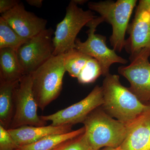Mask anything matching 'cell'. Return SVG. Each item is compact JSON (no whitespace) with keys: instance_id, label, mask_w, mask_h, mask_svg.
Masks as SVG:
<instances>
[{"instance_id":"obj_20","label":"cell","mask_w":150,"mask_h":150,"mask_svg":"<svg viewBox=\"0 0 150 150\" xmlns=\"http://www.w3.org/2000/svg\"><path fill=\"white\" fill-rule=\"evenodd\" d=\"M101 75H102V71L99 62L91 57L81 71L77 79L79 83H91L94 82Z\"/></svg>"},{"instance_id":"obj_6","label":"cell","mask_w":150,"mask_h":150,"mask_svg":"<svg viewBox=\"0 0 150 150\" xmlns=\"http://www.w3.org/2000/svg\"><path fill=\"white\" fill-rule=\"evenodd\" d=\"M103 22L104 20L100 16L96 17L89 22L86 25L89 28L86 31L87 39L82 42L79 38H76L75 48L97 60L101 67L102 75L105 77L110 74L111 65L115 63L126 64L128 61L118 56L114 49L108 47L105 36L95 33L97 27Z\"/></svg>"},{"instance_id":"obj_22","label":"cell","mask_w":150,"mask_h":150,"mask_svg":"<svg viewBox=\"0 0 150 150\" xmlns=\"http://www.w3.org/2000/svg\"><path fill=\"white\" fill-rule=\"evenodd\" d=\"M18 147L8 130L0 125V150H16Z\"/></svg>"},{"instance_id":"obj_12","label":"cell","mask_w":150,"mask_h":150,"mask_svg":"<svg viewBox=\"0 0 150 150\" xmlns=\"http://www.w3.org/2000/svg\"><path fill=\"white\" fill-rule=\"evenodd\" d=\"M1 16L21 37L26 40L46 28L47 21L26 11L21 2Z\"/></svg>"},{"instance_id":"obj_4","label":"cell","mask_w":150,"mask_h":150,"mask_svg":"<svg viewBox=\"0 0 150 150\" xmlns=\"http://www.w3.org/2000/svg\"><path fill=\"white\" fill-rule=\"evenodd\" d=\"M137 2V0H118L88 3L90 10L99 13L104 21L112 26L110 43L115 51L121 52L125 48V34Z\"/></svg>"},{"instance_id":"obj_26","label":"cell","mask_w":150,"mask_h":150,"mask_svg":"<svg viewBox=\"0 0 150 150\" xmlns=\"http://www.w3.org/2000/svg\"><path fill=\"white\" fill-rule=\"evenodd\" d=\"M100 150H122L121 147L118 148L105 147L104 149Z\"/></svg>"},{"instance_id":"obj_15","label":"cell","mask_w":150,"mask_h":150,"mask_svg":"<svg viewBox=\"0 0 150 150\" xmlns=\"http://www.w3.org/2000/svg\"><path fill=\"white\" fill-rule=\"evenodd\" d=\"M24 76L17 51L10 48L0 49V82H18Z\"/></svg>"},{"instance_id":"obj_18","label":"cell","mask_w":150,"mask_h":150,"mask_svg":"<svg viewBox=\"0 0 150 150\" xmlns=\"http://www.w3.org/2000/svg\"><path fill=\"white\" fill-rule=\"evenodd\" d=\"M28 40L21 37L1 16L0 17V49L10 48L17 51Z\"/></svg>"},{"instance_id":"obj_8","label":"cell","mask_w":150,"mask_h":150,"mask_svg":"<svg viewBox=\"0 0 150 150\" xmlns=\"http://www.w3.org/2000/svg\"><path fill=\"white\" fill-rule=\"evenodd\" d=\"M14 94V114L9 129L24 126H46L47 121L37 114L38 107L33 92L31 75H25L21 78Z\"/></svg>"},{"instance_id":"obj_16","label":"cell","mask_w":150,"mask_h":150,"mask_svg":"<svg viewBox=\"0 0 150 150\" xmlns=\"http://www.w3.org/2000/svg\"><path fill=\"white\" fill-rule=\"evenodd\" d=\"M18 82H0V125L8 130L15 111V90Z\"/></svg>"},{"instance_id":"obj_7","label":"cell","mask_w":150,"mask_h":150,"mask_svg":"<svg viewBox=\"0 0 150 150\" xmlns=\"http://www.w3.org/2000/svg\"><path fill=\"white\" fill-rule=\"evenodd\" d=\"M52 28H46L30 38L17 51L24 74H31L53 56L54 51Z\"/></svg>"},{"instance_id":"obj_13","label":"cell","mask_w":150,"mask_h":150,"mask_svg":"<svg viewBox=\"0 0 150 150\" xmlns=\"http://www.w3.org/2000/svg\"><path fill=\"white\" fill-rule=\"evenodd\" d=\"M121 147L122 150H150V104L146 110L127 124L126 137Z\"/></svg>"},{"instance_id":"obj_9","label":"cell","mask_w":150,"mask_h":150,"mask_svg":"<svg viewBox=\"0 0 150 150\" xmlns=\"http://www.w3.org/2000/svg\"><path fill=\"white\" fill-rule=\"evenodd\" d=\"M150 50L143 48L130 57L131 63L118 68V72L128 80L129 90L143 103L150 100Z\"/></svg>"},{"instance_id":"obj_27","label":"cell","mask_w":150,"mask_h":150,"mask_svg":"<svg viewBox=\"0 0 150 150\" xmlns=\"http://www.w3.org/2000/svg\"><path fill=\"white\" fill-rule=\"evenodd\" d=\"M149 103H150V100L149 101Z\"/></svg>"},{"instance_id":"obj_19","label":"cell","mask_w":150,"mask_h":150,"mask_svg":"<svg viewBox=\"0 0 150 150\" xmlns=\"http://www.w3.org/2000/svg\"><path fill=\"white\" fill-rule=\"evenodd\" d=\"M91 57L76 48L64 54V66L66 71L71 76L77 78L81 71Z\"/></svg>"},{"instance_id":"obj_11","label":"cell","mask_w":150,"mask_h":150,"mask_svg":"<svg viewBox=\"0 0 150 150\" xmlns=\"http://www.w3.org/2000/svg\"><path fill=\"white\" fill-rule=\"evenodd\" d=\"M128 29L130 35L125 48L130 57L143 48L150 50V0H140Z\"/></svg>"},{"instance_id":"obj_25","label":"cell","mask_w":150,"mask_h":150,"mask_svg":"<svg viewBox=\"0 0 150 150\" xmlns=\"http://www.w3.org/2000/svg\"><path fill=\"white\" fill-rule=\"evenodd\" d=\"M74 2L77 4H83L88 1L86 0H73Z\"/></svg>"},{"instance_id":"obj_14","label":"cell","mask_w":150,"mask_h":150,"mask_svg":"<svg viewBox=\"0 0 150 150\" xmlns=\"http://www.w3.org/2000/svg\"><path fill=\"white\" fill-rule=\"evenodd\" d=\"M72 126H24L8 129L9 132L18 146L29 145L45 137L55 134L69 133L72 131Z\"/></svg>"},{"instance_id":"obj_2","label":"cell","mask_w":150,"mask_h":150,"mask_svg":"<svg viewBox=\"0 0 150 150\" xmlns=\"http://www.w3.org/2000/svg\"><path fill=\"white\" fill-rule=\"evenodd\" d=\"M83 123L86 139L92 150L119 147L127 134V124L114 119L101 106L92 111Z\"/></svg>"},{"instance_id":"obj_21","label":"cell","mask_w":150,"mask_h":150,"mask_svg":"<svg viewBox=\"0 0 150 150\" xmlns=\"http://www.w3.org/2000/svg\"><path fill=\"white\" fill-rule=\"evenodd\" d=\"M84 133L64 142L54 150H92L88 144Z\"/></svg>"},{"instance_id":"obj_3","label":"cell","mask_w":150,"mask_h":150,"mask_svg":"<svg viewBox=\"0 0 150 150\" xmlns=\"http://www.w3.org/2000/svg\"><path fill=\"white\" fill-rule=\"evenodd\" d=\"M64 54L53 56L31 74L33 92L38 107L41 110L60 95L63 86Z\"/></svg>"},{"instance_id":"obj_23","label":"cell","mask_w":150,"mask_h":150,"mask_svg":"<svg viewBox=\"0 0 150 150\" xmlns=\"http://www.w3.org/2000/svg\"><path fill=\"white\" fill-rule=\"evenodd\" d=\"M21 2L19 0H0V13H5Z\"/></svg>"},{"instance_id":"obj_5","label":"cell","mask_w":150,"mask_h":150,"mask_svg":"<svg viewBox=\"0 0 150 150\" xmlns=\"http://www.w3.org/2000/svg\"><path fill=\"white\" fill-rule=\"evenodd\" d=\"M91 10L84 11L72 1L66 8L63 20L56 26L53 38V56L65 54L74 49L76 36L83 27L96 18Z\"/></svg>"},{"instance_id":"obj_24","label":"cell","mask_w":150,"mask_h":150,"mask_svg":"<svg viewBox=\"0 0 150 150\" xmlns=\"http://www.w3.org/2000/svg\"><path fill=\"white\" fill-rule=\"evenodd\" d=\"M26 2L29 5L40 8L43 5V0H26Z\"/></svg>"},{"instance_id":"obj_1","label":"cell","mask_w":150,"mask_h":150,"mask_svg":"<svg viewBox=\"0 0 150 150\" xmlns=\"http://www.w3.org/2000/svg\"><path fill=\"white\" fill-rule=\"evenodd\" d=\"M103 103L101 107L113 118L126 124L131 123L149 107L122 85L120 77L109 74L103 82Z\"/></svg>"},{"instance_id":"obj_17","label":"cell","mask_w":150,"mask_h":150,"mask_svg":"<svg viewBox=\"0 0 150 150\" xmlns=\"http://www.w3.org/2000/svg\"><path fill=\"white\" fill-rule=\"evenodd\" d=\"M84 132L83 126L69 133L48 136L32 144L18 146L16 150H54L64 142L76 138Z\"/></svg>"},{"instance_id":"obj_10","label":"cell","mask_w":150,"mask_h":150,"mask_svg":"<svg viewBox=\"0 0 150 150\" xmlns=\"http://www.w3.org/2000/svg\"><path fill=\"white\" fill-rule=\"evenodd\" d=\"M103 103L102 86L97 85L81 101L51 115H41L40 118L47 122L51 121V125L53 126H73L83 123L92 111L102 106Z\"/></svg>"}]
</instances>
